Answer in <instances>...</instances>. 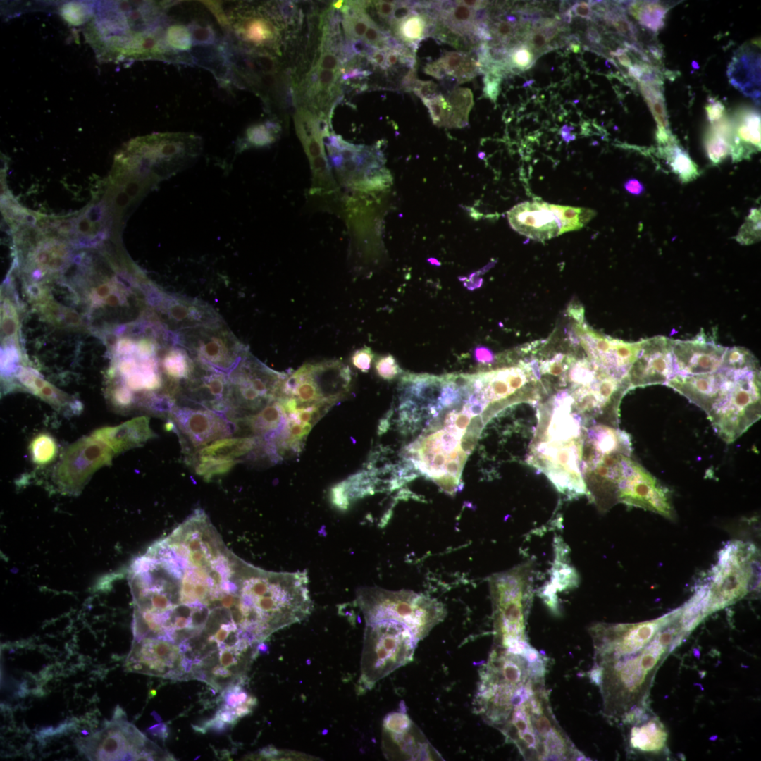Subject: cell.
Wrapping results in <instances>:
<instances>
[{
  "label": "cell",
  "mask_w": 761,
  "mask_h": 761,
  "mask_svg": "<svg viewBox=\"0 0 761 761\" xmlns=\"http://www.w3.org/2000/svg\"><path fill=\"white\" fill-rule=\"evenodd\" d=\"M681 611L677 608L670 621L667 613L643 622L590 628L595 658L590 678L600 686L608 718L629 724L646 712L658 668L688 634Z\"/></svg>",
  "instance_id": "obj_1"
},
{
  "label": "cell",
  "mask_w": 761,
  "mask_h": 761,
  "mask_svg": "<svg viewBox=\"0 0 761 761\" xmlns=\"http://www.w3.org/2000/svg\"><path fill=\"white\" fill-rule=\"evenodd\" d=\"M568 391L552 396L538 409V423L526 462L544 473L569 499L587 495L582 475L586 427Z\"/></svg>",
  "instance_id": "obj_2"
},
{
  "label": "cell",
  "mask_w": 761,
  "mask_h": 761,
  "mask_svg": "<svg viewBox=\"0 0 761 761\" xmlns=\"http://www.w3.org/2000/svg\"><path fill=\"white\" fill-rule=\"evenodd\" d=\"M533 565L526 562L490 577L494 645L522 655L529 647L526 619L532 595Z\"/></svg>",
  "instance_id": "obj_3"
},
{
  "label": "cell",
  "mask_w": 761,
  "mask_h": 761,
  "mask_svg": "<svg viewBox=\"0 0 761 761\" xmlns=\"http://www.w3.org/2000/svg\"><path fill=\"white\" fill-rule=\"evenodd\" d=\"M356 596L366 623L380 620L402 623L409 629L417 642L423 639L446 615L441 602L411 590L362 588L357 591Z\"/></svg>",
  "instance_id": "obj_4"
},
{
  "label": "cell",
  "mask_w": 761,
  "mask_h": 761,
  "mask_svg": "<svg viewBox=\"0 0 761 761\" xmlns=\"http://www.w3.org/2000/svg\"><path fill=\"white\" fill-rule=\"evenodd\" d=\"M760 553L751 543L734 540L719 552L707 583V616L735 603L760 586Z\"/></svg>",
  "instance_id": "obj_5"
},
{
  "label": "cell",
  "mask_w": 761,
  "mask_h": 761,
  "mask_svg": "<svg viewBox=\"0 0 761 761\" xmlns=\"http://www.w3.org/2000/svg\"><path fill=\"white\" fill-rule=\"evenodd\" d=\"M417 643L402 623L393 620L366 623L359 686L371 689L377 681L410 662Z\"/></svg>",
  "instance_id": "obj_6"
},
{
  "label": "cell",
  "mask_w": 761,
  "mask_h": 761,
  "mask_svg": "<svg viewBox=\"0 0 761 761\" xmlns=\"http://www.w3.org/2000/svg\"><path fill=\"white\" fill-rule=\"evenodd\" d=\"M760 370L740 371L707 414L715 432L731 443L760 418Z\"/></svg>",
  "instance_id": "obj_7"
},
{
  "label": "cell",
  "mask_w": 761,
  "mask_h": 761,
  "mask_svg": "<svg viewBox=\"0 0 761 761\" xmlns=\"http://www.w3.org/2000/svg\"><path fill=\"white\" fill-rule=\"evenodd\" d=\"M165 428L177 434L185 457L217 440L233 436L225 416L194 405L176 404L167 416Z\"/></svg>",
  "instance_id": "obj_8"
},
{
  "label": "cell",
  "mask_w": 761,
  "mask_h": 761,
  "mask_svg": "<svg viewBox=\"0 0 761 761\" xmlns=\"http://www.w3.org/2000/svg\"><path fill=\"white\" fill-rule=\"evenodd\" d=\"M103 729L83 740L82 748L91 760H154L147 748L148 738L129 723L120 709Z\"/></svg>",
  "instance_id": "obj_9"
},
{
  "label": "cell",
  "mask_w": 761,
  "mask_h": 761,
  "mask_svg": "<svg viewBox=\"0 0 761 761\" xmlns=\"http://www.w3.org/2000/svg\"><path fill=\"white\" fill-rule=\"evenodd\" d=\"M114 455L101 440L92 435L83 437L64 452L55 469L54 481L61 490L77 493L95 471L111 463Z\"/></svg>",
  "instance_id": "obj_10"
},
{
  "label": "cell",
  "mask_w": 761,
  "mask_h": 761,
  "mask_svg": "<svg viewBox=\"0 0 761 761\" xmlns=\"http://www.w3.org/2000/svg\"><path fill=\"white\" fill-rule=\"evenodd\" d=\"M617 500V502L650 510L667 519H673L674 516L669 488L630 456L624 459Z\"/></svg>",
  "instance_id": "obj_11"
},
{
  "label": "cell",
  "mask_w": 761,
  "mask_h": 761,
  "mask_svg": "<svg viewBox=\"0 0 761 761\" xmlns=\"http://www.w3.org/2000/svg\"><path fill=\"white\" fill-rule=\"evenodd\" d=\"M214 321V322H215ZM211 321L205 324L204 328L197 329L195 334L188 333L193 340L182 335L181 340L200 363L218 372L229 375L238 365L247 349L236 339L230 335L228 331L215 327H208Z\"/></svg>",
  "instance_id": "obj_12"
},
{
  "label": "cell",
  "mask_w": 761,
  "mask_h": 761,
  "mask_svg": "<svg viewBox=\"0 0 761 761\" xmlns=\"http://www.w3.org/2000/svg\"><path fill=\"white\" fill-rule=\"evenodd\" d=\"M259 8L235 4L225 11L221 10L218 14V21L224 26L229 36L240 45L256 48L272 47L279 35L278 27L268 15Z\"/></svg>",
  "instance_id": "obj_13"
},
{
  "label": "cell",
  "mask_w": 761,
  "mask_h": 761,
  "mask_svg": "<svg viewBox=\"0 0 761 761\" xmlns=\"http://www.w3.org/2000/svg\"><path fill=\"white\" fill-rule=\"evenodd\" d=\"M383 748L388 757L408 760L441 758L405 713L392 712L383 722Z\"/></svg>",
  "instance_id": "obj_14"
},
{
  "label": "cell",
  "mask_w": 761,
  "mask_h": 761,
  "mask_svg": "<svg viewBox=\"0 0 761 761\" xmlns=\"http://www.w3.org/2000/svg\"><path fill=\"white\" fill-rule=\"evenodd\" d=\"M676 373L672 340L655 337L643 340L642 348L630 368L627 378L631 389L666 384Z\"/></svg>",
  "instance_id": "obj_15"
},
{
  "label": "cell",
  "mask_w": 761,
  "mask_h": 761,
  "mask_svg": "<svg viewBox=\"0 0 761 761\" xmlns=\"http://www.w3.org/2000/svg\"><path fill=\"white\" fill-rule=\"evenodd\" d=\"M739 371L720 368L700 374L675 373L666 383L707 414L729 388Z\"/></svg>",
  "instance_id": "obj_16"
},
{
  "label": "cell",
  "mask_w": 761,
  "mask_h": 761,
  "mask_svg": "<svg viewBox=\"0 0 761 761\" xmlns=\"http://www.w3.org/2000/svg\"><path fill=\"white\" fill-rule=\"evenodd\" d=\"M512 228L536 240H545L562 235L557 205L543 202H525L507 212Z\"/></svg>",
  "instance_id": "obj_17"
},
{
  "label": "cell",
  "mask_w": 761,
  "mask_h": 761,
  "mask_svg": "<svg viewBox=\"0 0 761 761\" xmlns=\"http://www.w3.org/2000/svg\"><path fill=\"white\" fill-rule=\"evenodd\" d=\"M726 348L709 340L703 333L691 340H672L676 373L700 374L719 370Z\"/></svg>",
  "instance_id": "obj_18"
},
{
  "label": "cell",
  "mask_w": 761,
  "mask_h": 761,
  "mask_svg": "<svg viewBox=\"0 0 761 761\" xmlns=\"http://www.w3.org/2000/svg\"><path fill=\"white\" fill-rule=\"evenodd\" d=\"M108 445L115 454L143 445L156 436L149 426V418L142 416L116 426L98 428L91 434Z\"/></svg>",
  "instance_id": "obj_19"
},
{
  "label": "cell",
  "mask_w": 761,
  "mask_h": 761,
  "mask_svg": "<svg viewBox=\"0 0 761 761\" xmlns=\"http://www.w3.org/2000/svg\"><path fill=\"white\" fill-rule=\"evenodd\" d=\"M731 123L730 153L734 161L746 158L760 149V116L757 111L741 109Z\"/></svg>",
  "instance_id": "obj_20"
},
{
  "label": "cell",
  "mask_w": 761,
  "mask_h": 761,
  "mask_svg": "<svg viewBox=\"0 0 761 761\" xmlns=\"http://www.w3.org/2000/svg\"><path fill=\"white\" fill-rule=\"evenodd\" d=\"M629 734V746L641 753L657 754L667 747L668 734L655 717L648 718L643 714L633 722Z\"/></svg>",
  "instance_id": "obj_21"
},
{
  "label": "cell",
  "mask_w": 761,
  "mask_h": 761,
  "mask_svg": "<svg viewBox=\"0 0 761 761\" xmlns=\"http://www.w3.org/2000/svg\"><path fill=\"white\" fill-rule=\"evenodd\" d=\"M265 441L260 437L230 436L214 441L194 454L239 462L248 460L250 454Z\"/></svg>",
  "instance_id": "obj_22"
},
{
  "label": "cell",
  "mask_w": 761,
  "mask_h": 761,
  "mask_svg": "<svg viewBox=\"0 0 761 761\" xmlns=\"http://www.w3.org/2000/svg\"><path fill=\"white\" fill-rule=\"evenodd\" d=\"M19 377L21 383L27 389L58 412L70 414L80 412L81 406L78 405L77 402L55 388L31 370L23 369Z\"/></svg>",
  "instance_id": "obj_23"
},
{
  "label": "cell",
  "mask_w": 761,
  "mask_h": 761,
  "mask_svg": "<svg viewBox=\"0 0 761 761\" xmlns=\"http://www.w3.org/2000/svg\"><path fill=\"white\" fill-rule=\"evenodd\" d=\"M425 71L438 79L449 75L455 77L459 82H464L474 76L475 66L467 53L452 51L428 65Z\"/></svg>",
  "instance_id": "obj_24"
},
{
  "label": "cell",
  "mask_w": 761,
  "mask_h": 761,
  "mask_svg": "<svg viewBox=\"0 0 761 761\" xmlns=\"http://www.w3.org/2000/svg\"><path fill=\"white\" fill-rule=\"evenodd\" d=\"M716 122L707 134L705 147L709 159L718 163L730 153L731 123L724 118Z\"/></svg>",
  "instance_id": "obj_25"
},
{
  "label": "cell",
  "mask_w": 761,
  "mask_h": 761,
  "mask_svg": "<svg viewBox=\"0 0 761 761\" xmlns=\"http://www.w3.org/2000/svg\"><path fill=\"white\" fill-rule=\"evenodd\" d=\"M741 54H743L734 58L729 70V71L731 70L730 75L735 73V75H736L733 77L731 80L734 81L735 85L740 87L742 90H743L746 79L748 81L747 87H755L753 85V82L758 87V82H760V79H758V77L760 78V72H758V70L760 71V57L757 55L755 56L753 53H750L751 54H747L746 52Z\"/></svg>",
  "instance_id": "obj_26"
},
{
  "label": "cell",
  "mask_w": 761,
  "mask_h": 761,
  "mask_svg": "<svg viewBox=\"0 0 761 761\" xmlns=\"http://www.w3.org/2000/svg\"><path fill=\"white\" fill-rule=\"evenodd\" d=\"M430 18L411 10L399 20L397 32L400 37L411 45L417 44L428 34L429 27L433 25L431 21L427 20Z\"/></svg>",
  "instance_id": "obj_27"
},
{
  "label": "cell",
  "mask_w": 761,
  "mask_h": 761,
  "mask_svg": "<svg viewBox=\"0 0 761 761\" xmlns=\"http://www.w3.org/2000/svg\"><path fill=\"white\" fill-rule=\"evenodd\" d=\"M664 150L674 172L678 174L683 182L690 181L697 177L698 172L696 165L674 140L665 144Z\"/></svg>",
  "instance_id": "obj_28"
},
{
  "label": "cell",
  "mask_w": 761,
  "mask_h": 761,
  "mask_svg": "<svg viewBox=\"0 0 761 761\" xmlns=\"http://www.w3.org/2000/svg\"><path fill=\"white\" fill-rule=\"evenodd\" d=\"M641 90L651 112L657 123L659 129L669 130L667 115L662 93L655 80L641 82Z\"/></svg>",
  "instance_id": "obj_29"
},
{
  "label": "cell",
  "mask_w": 761,
  "mask_h": 761,
  "mask_svg": "<svg viewBox=\"0 0 761 761\" xmlns=\"http://www.w3.org/2000/svg\"><path fill=\"white\" fill-rule=\"evenodd\" d=\"M447 101L452 111L450 128L466 125L469 111L474 104L471 92L467 89H456L449 95Z\"/></svg>",
  "instance_id": "obj_30"
},
{
  "label": "cell",
  "mask_w": 761,
  "mask_h": 761,
  "mask_svg": "<svg viewBox=\"0 0 761 761\" xmlns=\"http://www.w3.org/2000/svg\"><path fill=\"white\" fill-rule=\"evenodd\" d=\"M30 450L33 462L38 465H45L54 460L58 447L52 436L40 433L31 441Z\"/></svg>",
  "instance_id": "obj_31"
},
{
  "label": "cell",
  "mask_w": 761,
  "mask_h": 761,
  "mask_svg": "<svg viewBox=\"0 0 761 761\" xmlns=\"http://www.w3.org/2000/svg\"><path fill=\"white\" fill-rule=\"evenodd\" d=\"M636 17L642 25L656 31L663 25V20L667 13V8L659 3H645L635 8Z\"/></svg>",
  "instance_id": "obj_32"
},
{
  "label": "cell",
  "mask_w": 761,
  "mask_h": 761,
  "mask_svg": "<svg viewBox=\"0 0 761 761\" xmlns=\"http://www.w3.org/2000/svg\"><path fill=\"white\" fill-rule=\"evenodd\" d=\"M375 369L378 376L385 380H392L402 372L395 357L387 354L378 357L375 362Z\"/></svg>",
  "instance_id": "obj_33"
},
{
  "label": "cell",
  "mask_w": 761,
  "mask_h": 761,
  "mask_svg": "<svg viewBox=\"0 0 761 761\" xmlns=\"http://www.w3.org/2000/svg\"><path fill=\"white\" fill-rule=\"evenodd\" d=\"M61 15L70 24L78 25L84 22L87 10L82 4L69 3L63 6Z\"/></svg>",
  "instance_id": "obj_34"
},
{
  "label": "cell",
  "mask_w": 761,
  "mask_h": 761,
  "mask_svg": "<svg viewBox=\"0 0 761 761\" xmlns=\"http://www.w3.org/2000/svg\"><path fill=\"white\" fill-rule=\"evenodd\" d=\"M346 20L345 29L349 30V34L355 38L362 37L369 26L373 23L366 15L363 13H361L359 16L348 17Z\"/></svg>",
  "instance_id": "obj_35"
},
{
  "label": "cell",
  "mask_w": 761,
  "mask_h": 761,
  "mask_svg": "<svg viewBox=\"0 0 761 761\" xmlns=\"http://www.w3.org/2000/svg\"><path fill=\"white\" fill-rule=\"evenodd\" d=\"M373 353L370 347H364L357 350L351 357L352 365L364 373L371 368Z\"/></svg>",
  "instance_id": "obj_36"
},
{
  "label": "cell",
  "mask_w": 761,
  "mask_h": 761,
  "mask_svg": "<svg viewBox=\"0 0 761 761\" xmlns=\"http://www.w3.org/2000/svg\"><path fill=\"white\" fill-rule=\"evenodd\" d=\"M330 498L332 505L338 509L345 511L348 509L349 500L346 493L344 481L331 488Z\"/></svg>",
  "instance_id": "obj_37"
},
{
  "label": "cell",
  "mask_w": 761,
  "mask_h": 761,
  "mask_svg": "<svg viewBox=\"0 0 761 761\" xmlns=\"http://www.w3.org/2000/svg\"><path fill=\"white\" fill-rule=\"evenodd\" d=\"M316 71L317 72V81L315 87H314L315 93L321 90L329 92L338 80V71L328 70Z\"/></svg>",
  "instance_id": "obj_38"
},
{
  "label": "cell",
  "mask_w": 761,
  "mask_h": 761,
  "mask_svg": "<svg viewBox=\"0 0 761 761\" xmlns=\"http://www.w3.org/2000/svg\"><path fill=\"white\" fill-rule=\"evenodd\" d=\"M511 57L513 63L521 68H528L531 64L533 59L529 49L525 47H520L515 49L512 52Z\"/></svg>",
  "instance_id": "obj_39"
},
{
  "label": "cell",
  "mask_w": 761,
  "mask_h": 761,
  "mask_svg": "<svg viewBox=\"0 0 761 761\" xmlns=\"http://www.w3.org/2000/svg\"><path fill=\"white\" fill-rule=\"evenodd\" d=\"M412 87L422 99L435 97L436 85L432 81L414 80Z\"/></svg>",
  "instance_id": "obj_40"
},
{
  "label": "cell",
  "mask_w": 761,
  "mask_h": 761,
  "mask_svg": "<svg viewBox=\"0 0 761 761\" xmlns=\"http://www.w3.org/2000/svg\"><path fill=\"white\" fill-rule=\"evenodd\" d=\"M339 67L338 59L333 54L325 53L318 61L316 70H328L336 71Z\"/></svg>",
  "instance_id": "obj_41"
},
{
  "label": "cell",
  "mask_w": 761,
  "mask_h": 761,
  "mask_svg": "<svg viewBox=\"0 0 761 761\" xmlns=\"http://www.w3.org/2000/svg\"><path fill=\"white\" fill-rule=\"evenodd\" d=\"M215 716L231 726H234L240 719L235 714L234 707L227 703L221 705Z\"/></svg>",
  "instance_id": "obj_42"
},
{
  "label": "cell",
  "mask_w": 761,
  "mask_h": 761,
  "mask_svg": "<svg viewBox=\"0 0 761 761\" xmlns=\"http://www.w3.org/2000/svg\"><path fill=\"white\" fill-rule=\"evenodd\" d=\"M363 37L365 42L371 45L378 46L385 42L382 32L373 23L369 26Z\"/></svg>",
  "instance_id": "obj_43"
},
{
  "label": "cell",
  "mask_w": 761,
  "mask_h": 761,
  "mask_svg": "<svg viewBox=\"0 0 761 761\" xmlns=\"http://www.w3.org/2000/svg\"><path fill=\"white\" fill-rule=\"evenodd\" d=\"M514 31V25L505 20L498 22L495 27V33L497 38L501 40H506L509 37H512Z\"/></svg>",
  "instance_id": "obj_44"
},
{
  "label": "cell",
  "mask_w": 761,
  "mask_h": 761,
  "mask_svg": "<svg viewBox=\"0 0 761 761\" xmlns=\"http://www.w3.org/2000/svg\"><path fill=\"white\" fill-rule=\"evenodd\" d=\"M230 725V724L226 723L214 716L213 718L204 722L202 726L206 731L211 730L216 733H223L229 729Z\"/></svg>",
  "instance_id": "obj_45"
},
{
  "label": "cell",
  "mask_w": 761,
  "mask_h": 761,
  "mask_svg": "<svg viewBox=\"0 0 761 761\" xmlns=\"http://www.w3.org/2000/svg\"><path fill=\"white\" fill-rule=\"evenodd\" d=\"M706 111L709 120L711 122H716L723 116L724 106L720 101H714L707 106Z\"/></svg>",
  "instance_id": "obj_46"
},
{
  "label": "cell",
  "mask_w": 761,
  "mask_h": 761,
  "mask_svg": "<svg viewBox=\"0 0 761 761\" xmlns=\"http://www.w3.org/2000/svg\"><path fill=\"white\" fill-rule=\"evenodd\" d=\"M375 2L377 12L381 17L388 18L394 15L397 8L394 1H378Z\"/></svg>",
  "instance_id": "obj_47"
},
{
  "label": "cell",
  "mask_w": 761,
  "mask_h": 761,
  "mask_svg": "<svg viewBox=\"0 0 761 761\" xmlns=\"http://www.w3.org/2000/svg\"><path fill=\"white\" fill-rule=\"evenodd\" d=\"M624 189L631 194L639 196L644 193V185L636 178H629L624 183Z\"/></svg>",
  "instance_id": "obj_48"
},
{
  "label": "cell",
  "mask_w": 761,
  "mask_h": 761,
  "mask_svg": "<svg viewBox=\"0 0 761 761\" xmlns=\"http://www.w3.org/2000/svg\"><path fill=\"white\" fill-rule=\"evenodd\" d=\"M548 41V37L543 31H535L530 37L531 47L535 50H541L545 48Z\"/></svg>",
  "instance_id": "obj_49"
},
{
  "label": "cell",
  "mask_w": 761,
  "mask_h": 761,
  "mask_svg": "<svg viewBox=\"0 0 761 761\" xmlns=\"http://www.w3.org/2000/svg\"><path fill=\"white\" fill-rule=\"evenodd\" d=\"M259 136V137H261L262 144L270 142L271 139L273 138L265 130V128L263 125L253 128L250 129V132H249V140L252 142H254Z\"/></svg>",
  "instance_id": "obj_50"
},
{
  "label": "cell",
  "mask_w": 761,
  "mask_h": 761,
  "mask_svg": "<svg viewBox=\"0 0 761 761\" xmlns=\"http://www.w3.org/2000/svg\"><path fill=\"white\" fill-rule=\"evenodd\" d=\"M248 694L244 691V690L238 693H230L228 694L224 699L225 703L228 705L235 707L236 706L245 702L248 698Z\"/></svg>",
  "instance_id": "obj_51"
},
{
  "label": "cell",
  "mask_w": 761,
  "mask_h": 761,
  "mask_svg": "<svg viewBox=\"0 0 761 761\" xmlns=\"http://www.w3.org/2000/svg\"><path fill=\"white\" fill-rule=\"evenodd\" d=\"M616 29L621 34L629 35L633 34L630 23L623 18H617L613 21Z\"/></svg>",
  "instance_id": "obj_52"
},
{
  "label": "cell",
  "mask_w": 761,
  "mask_h": 761,
  "mask_svg": "<svg viewBox=\"0 0 761 761\" xmlns=\"http://www.w3.org/2000/svg\"><path fill=\"white\" fill-rule=\"evenodd\" d=\"M474 357L476 361L483 364L490 363L493 360L491 352L488 349L481 347L475 349Z\"/></svg>",
  "instance_id": "obj_53"
},
{
  "label": "cell",
  "mask_w": 761,
  "mask_h": 761,
  "mask_svg": "<svg viewBox=\"0 0 761 761\" xmlns=\"http://www.w3.org/2000/svg\"><path fill=\"white\" fill-rule=\"evenodd\" d=\"M573 10L580 17L588 18L590 15V7L588 3H578L574 6Z\"/></svg>",
  "instance_id": "obj_54"
},
{
  "label": "cell",
  "mask_w": 761,
  "mask_h": 761,
  "mask_svg": "<svg viewBox=\"0 0 761 761\" xmlns=\"http://www.w3.org/2000/svg\"><path fill=\"white\" fill-rule=\"evenodd\" d=\"M385 50H377L372 53L371 59L373 63L385 68Z\"/></svg>",
  "instance_id": "obj_55"
},
{
  "label": "cell",
  "mask_w": 761,
  "mask_h": 761,
  "mask_svg": "<svg viewBox=\"0 0 761 761\" xmlns=\"http://www.w3.org/2000/svg\"><path fill=\"white\" fill-rule=\"evenodd\" d=\"M485 92L493 99H495L498 92L499 80L486 81Z\"/></svg>",
  "instance_id": "obj_56"
},
{
  "label": "cell",
  "mask_w": 761,
  "mask_h": 761,
  "mask_svg": "<svg viewBox=\"0 0 761 761\" xmlns=\"http://www.w3.org/2000/svg\"><path fill=\"white\" fill-rule=\"evenodd\" d=\"M252 709L253 708L247 705L245 702L234 707L235 714L239 718H242L252 713Z\"/></svg>",
  "instance_id": "obj_57"
},
{
  "label": "cell",
  "mask_w": 761,
  "mask_h": 761,
  "mask_svg": "<svg viewBox=\"0 0 761 761\" xmlns=\"http://www.w3.org/2000/svg\"><path fill=\"white\" fill-rule=\"evenodd\" d=\"M211 673L214 676H222V677H229V676H235V675L233 674V673L229 669H226L225 667H223V666L220 667L218 665L213 668V669L211 671Z\"/></svg>",
  "instance_id": "obj_58"
},
{
  "label": "cell",
  "mask_w": 761,
  "mask_h": 761,
  "mask_svg": "<svg viewBox=\"0 0 761 761\" xmlns=\"http://www.w3.org/2000/svg\"><path fill=\"white\" fill-rule=\"evenodd\" d=\"M193 664H194V662H193V660L192 659L189 658L188 657L182 655V657L181 662H180V664H181L182 667L183 668L185 673H188V672H190L191 671V669H192V667Z\"/></svg>",
  "instance_id": "obj_59"
},
{
  "label": "cell",
  "mask_w": 761,
  "mask_h": 761,
  "mask_svg": "<svg viewBox=\"0 0 761 761\" xmlns=\"http://www.w3.org/2000/svg\"><path fill=\"white\" fill-rule=\"evenodd\" d=\"M618 59L623 66L631 67V61L626 54H622L619 55L618 56Z\"/></svg>",
  "instance_id": "obj_60"
},
{
  "label": "cell",
  "mask_w": 761,
  "mask_h": 761,
  "mask_svg": "<svg viewBox=\"0 0 761 761\" xmlns=\"http://www.w3.org/2000/svg\"><path fill=\"white\" fill-rule=\"evenodd\" d=\"M303 435L306 437L311 431L313 425L311 423H307L303 424Z\"/></svg>",
  "instance_id": "obj_61"
}]
</instances>
